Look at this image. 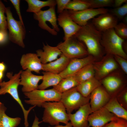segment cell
<instances>
[{
  "mask_svg": "<svg viewBox=\"0 0 127 127\" xmlns=\"http://www.w3.org/2000/svg\"><path fill=\"white\" fill-rule=\"evenodd\" d=\"M102 32L97 29L92 24L88 23L74 36L86 47L88 54L98 56L102 52L101 40Z\"/></svg>",
  "mask_w": 127,
  "mask_h": 127,
  "instance_id": "obj_1",
  "label": "cell"
},
{
  "mask_svg": "<svg viewBox=\"0 0 127 127\" xmlns=\"http://www.w3.org/2000/svg\"><path fill=\"white\" fill-rule=\"evenodd\" d=\"M22 71L20 70L14 75L12 72L7 73L6 76L9 80L6 82L2 81L0 83V95L8 93L17 102L22 109L24 114L25 127H28V115L32 110L36 106H32L28 110L26 109L19 97L18 88L20 85V74Z\"/></svg>",
  "mask_w": 127,
  "mask_h": 127,
  "instance_id": "obj_2",
  "label": "cell"
},
{
  "mask_svg": "<svg viewBox=\"0 0 127 127\" xmlns=\"http://www.w3.org/2000/svg\"><path fill=\"white\" fill-rule=\"evenodd\" d=\"M41 107L44 109L42 122L52 126L59 125L60 123L66 124L69 122L68 114L60 101L45 102Z\"/></svg>",
  "mask_w": 127,
  "mask_h": 127,
  "instance_id": "obj_3",
  "label": "cell"
},
{
  "mask_svg": "<svg viewBox=\"0 0 127 127\" xmlns=\"http://www.w3.org/2000/svg\"><path fill=\"white\" fill-rule=\"evenodd\" d=\"M124 41L117 35L114 28L102 32L101 44L107 54L119 56L126 59L127 55L123 48Z\"/></svg>",
  "mask_w": 127,
  "mask_h": 127,
  "instance_id": "obj_4",
  "label": "cell"
},
{
  "mask_svg": "<svg viewBox=\"0 0 127 127\" xmlns=\"http://www.w3.org/2000/svg\"><path fill=\"white\" fill-rule=\"evenodd\" d=\"M27 100H24L26 104L32 106L41 107L45 102L60 101L61 94L53 88L48 90L37 89L24 93Z\"/></svg>",
  "mask_w": 127,
  "mask_h": 127,
  "instance_id": "obj_5",
  "label": "cell"
},
{
  "mask_svg": "<svg viewBox=\"0 0 127 127\" xmlns=\"http://www.w3.org/2000/svg\"><path fill=\"white\" fill-rule=\"evenodd\" d=\"M57 46L62 54L70 59L84 57L88 54L83 43L74 36L60 42Z\"/></svg>",
  "mask_w": 127,
  "mask_h": 127,
  "instance_id": "obj_6",
  "label": "cell"
},
{
  "mask_svg": "<svg viewBox=\"0 0 127 127\" xmlns=\"http://www.w3.org/2000/svg\"><path fill=\"white\" fill-rule=\"evenodd\" d=\"M34 19L38 21L39 26L53 36L57 34L60 31L57 24V19L55 7L49 8L45 10H40L34 13Z\"/></svg>",
  "mask_w": 127,
  "mask_h": 127,
  "instance_id": "obj_7",
  "label": "cell"
},
{
  "mask_svg": "<svg viewBox=\"0 0 127 127\" xmlns=\"http://www.w3.org/2000/svg\"><path fill=\"white\" fill-rule=\"evenodd\" d=\"M6 14L9 30V39L12 42L24 48L23 40L25 37L26 31L24 24L13 18L10 7H7Z\"/></svg>",
  "mask_w": 127,
  "mask_h": 127,
  "instance_id": "obj_8",
  "label": "cell"
},
{
  "mask_svg": "<svg viewBox=\"0 0 127 127\" xmlns=\"http://www.w3.org/2000/svg\"><path fill=\"white\" fill-rule=\"evenodd\" d=\"M73 87L61 94L60 101L65 108L68 114L89 102L90 95L85 97Z\"/></svg>",
  "mask_w": 127,
  "mask_h": 127,
  "instance_id": "obj_9",
  "label": "cell"
},
{
  "mask_svg": "<svg viewBox=\"0 0 127 127\" xmlns=\"http://www.w3.org/2000/svg\"><path fill=\"white\" fill-rule=\"evenodd\" d=\"M70 17L75 23L81 26L86 25L88 21L100 15L108 12L109 10L105 8H89L75 11L68 10Z\"/></svg>",
  "mask_w": 127,
  "mask_h": 127,
  "instance_id": "obj_10",
  "label": "cell"
},
{
  "mask_svg": "<svg viewBox=\"0 0 127 127\" xmlns=\"http://www.w3.org/2000/svg\"><path fill=\"white\" fill-rule=\"evenodd\" d=\"M57 20L59 25L64 30V41L74 36L82 27L71 19L67 10H65L62 13L59 14Z\"/></svg>",
  "mask_w": 127,
  "mask_h": 127,
  "instance_id": "obj_11",
  "label": "cell"
},
{
  "mask_svg": "<svg viewBox=\"0 0 127 127\" xmlns=\"http://www.w3.org/2000/svg\"><path fill=\"white\" fill-rule=\"evenodd\" d=\"M117 117L104 107L93 112L88 116V120L91 127H104Z\"/></svg>",
  "mask_w": 127,
  "mask_h": 127,
  "instance_id": "obj_12",
  "label": "cell"
},
{
  "mask_svg": "<svg viewBox=\"0 0 127 127\" xmlns=\"http://www.w3.org/2000/svg\"><path fill=\"white\" fill-rule=\"evenodd\" d=\"M93 112L89 103L80 107L75 113L68 114L73 127H90L88 118Z\"/></svg>",
  "mask_w": 127,
  "mask_h": 127,
  "instance_id": "obj_13",
  "label": "cell"
},
{
  "mask_svg": "<svg viewBox=\"0 0 127 127\" xmlns=\"http://www.w3.org/2000/svg\"><path fill=\"white\" fill-rule=\"evenodd\" d=\"M111 97L107 91L101 86L95 89L90 95L89 102L93 112L104 107Z\"/></svg>",
  "mask_w": 127,
  "mask_h": 127,
  "instance_id": "obj_14",
  "label": "cell"
},
{
  "mask_svg": "<svg viewBox=\"0 0 127 127\" xmlns=\"http://www.w3.org/2000/svg\"><path fill=\"white\" fill-rule=\"evenodd\" d=\"M112 55L107 54L101 61L93 64L95 78L98 80L105 78L109 73L117 68V64Z\"/></svg>",
  "mask_w": 127,
  "mask_h": 127,
  "instance_id": "obj_15",
  "label": "cell"
},
{
  "mask_svg": "<svg viewBox=\"0 0 127 127\" xmlns=\"http://www.w3.org/2000/svg\"><path fill=\"white\" fill-rule=\"evenodd\" d=\"M93 60V56L91 55L83 58L71 59L66 68L59 74L62 79L74 75L85 66L92 63Z\"/></svg>",
  "mask_w": 127,
  "mask_h": 127,
  "instance_id": "obj_16",
  "label": "cell"
},
{
  "mask_svg": "<svg viewBox=\"0 0 127 127\" xmlns=\"http://www.w3.org/2000/svg\"><path fill=\"white\" fill-rule=\"evenodd\" d=\"M42 79V76L35 75L29 70L22 71L20 82V85L22 86V92H28L38 89V83Z\"/></svg>",
  "mask_w": 127,
  "mask_h": 127,
  "instance_id": "obj_17",
  "label": "cell"
},
{
  "mask_svg": "<svg viewBox=\"0 0 127 127\" xmlns=\"http://www.w3.org/2000/svg\"><path fill=\"white\" fill-rule=\"evenodd\" d=\"M118 19L108 12L93 18L91 23L99 31L103 32L110 29L114 28L118 23Z\"/></svg>",
  "mask_w": 127,
  "mask_h": 127,
  "instance_id": "obj_18",
  "label": "cell"
},
{
  "mask_svg": "<svg viewBox=\"0 0 127 127\" xmlns=\"http://www.w3.org/2000/svg\"><path fill=\"white\" fill-rule=\"evenodd\" d=\"M36 54L29 53L22 56L20 64L23 69H28L37 73L43 70L42 64Z\"/></svg>",
  "mask_w": 127,
  "mask_h": 127,
  "instance_id": "obj_19",
  "label": "cell"
},
{
  "mask_svg": "<svg viewBox=\"0 0 127 127\" xmlns=\"http://www.w3.org/2000/svg\"><path fill=\"white\" fill-rule=\"evenodd\" d=\"M43 50L36 51L37 55L43 64H45L55 60L62 54L57 46L53 47L47 44H43Z\"/></svg>",
  "mask_w": 127,
  "mask_h": 127,
  "instance_id": "obj_20",
  "label": "cell"
},
{
  "mask_svg": "<svg viewBox=\"0 0 127 127\" xmlns=\"http://www.w3.org/2000/svg\"><path fill=\"white\" fill-rule=\"evenodd\" d=\"M70 59L62 54L60 57L52 62L43 64V70L59 74L66 68Z\"/></svg>",
  "mask_w": 127,
  "mask_h": 127,
  "instance_id": "obj_21",
  "label": "cell"
},
{
  "mask_svg": "<svg viewBox=\"0 0 127 127\" xmlns=\"http://www.w3.org/2000/svg\"><path fill=\"white\" fill-rule=\"evenodd\" d=\"M117 117L127 120V111L119 103L116 96L111 97L104 107Z\"/></svg>",
  "mask_w": 127,
  "mask_h": 127,
  "instance_id": "obj_22",
  "label": "cell"
},
{
  "mask_svg": "<svg viewBox=\"0 0 127 127\" xmlns=\"http://www.w3.org/2000/svg\"><path fill=\"white\" fill-rule=\"evenodd\" d=\"M101 84L100 81L94 77L79 83L76 87L82 95L87 97L89 96L95 89Z\"/></svg>",
  "mask_w": 127,
  "mask_h": 127,
  "instance_id": "obj_23",
  "label": "cell"
},
{
  "mask_svg": "<svg viewBox=\"0 0 127 127\" xmlns=\"http://www.w3.org/2000/svg\"><path fill=\"white\" fill-rule=\"evenodd\" d=\"M42 73V81L39 85L38 89L45 90L49 87L56 85L62 79L59 74L46 71Z\"/></svg>",
  "mask_w": 127,
  "mask_h": 127,
  "instance_id": "obj_24",
  "label": "cell"
},
{
  "mask_svg": "<svg viewBox=\"0 0 127 127\" xmlns=\"http://www.w3.org/2000/svg\"><path fill=\"white\" fill-rule=\"evenodd\" d=\"M6 109L3 103L0 108V127H17L20 123L21 118L8 116L5 113Z\"/></svg>",
  "mask_w": 127,
  "mask_h": 127,
  "instance_id": "obj_25",
  "label": "cell"
},
{
  "mask_svg": "<svg viewBox=\"0 0 127 127\" xmlns=\"http://www.w3.org/2000/svg\"><path fill=\"white\" fill-rule=\"evenodd\" d=\"M79 84L74 75H73L62 79L57 85L53 86V88L62 94L77 86Z\"/></svg>",
  "mask_w": 127,
  "mask_h": 127,
  "instance_id": "obj_26",
  "label": "cell"
},
{
  "mask_svg": "<svg viewBox=\"0 0 127 127\" xmlns=\"http://www.w3.org/2000/svg\"><path fill=\"white\" fill-rule=\"evenodd\" d=\"M28 7L26 10L27 12L36 13L43 8L48 6L49 8L55 7L56 5V0H48L41 1L39 0H26Z\"/></svg>",
  "mask_w": 127,
  "mask_h": 127,
  "instance_id": "obj_27",
  "label": "cell"
},
{
  "mask_svg": "<svg viewBox=\"0 0 127 127\" xmlns=\"http://www.w3.org/2000/svg\"><path fill=\"white\" fill-rule=\"evenodd\" d=\"M95 74L93 65L91 63L83 67L74 75L79 84L94 77Z\"/></svg>",
  "mask_w": 127,
  "mask_h": 127,
  "instance_id": "obj_28",
  "label": "cell"
},
{
  "mask_svg": "<svg viewBox=\"0 0 127 127\" xmlns=\"http://www.w3.org/2000/svg\"><path fill=\"white\" fill-rule=\"evenodd\" d=\"M107 91L112 92L119 88L122 84L121 79L114 76H109L105 77L100 82Z\"/></svg>",
  "mask_w": 127,
  "mask_h": 127,
  "instance_id": "obj_29",
  "label": "cell"
},
{
  "mask_svg": "<svg viewBox=\"0 0 127 127\" xmlns=\"http://www.w3.org/2000/svg\"><path fill=\"white\" fill-rule=\"evenodd\" d=\"M90 8L89 3L86 0H70L65 10L78 11Z\"/></svg>",
  "mask_w": 127,
  "mask_h": 127,
  "instance_id": "obj_30",
  "label": "cell"
},
{
  "mask_svg": "<svg viewBox=\"0 0 127 127\" xmlns=\"http://www.w3.org/2000/svg\"><path fill=\"white\" fill-rule=\"evenodd\" d=\"M7 7L0 0V30L8 33V25L7 18L5 15Z\"/></svg>",
  "mask_w": 127,
  "mask_h": 127,
  "instance_id": "obj_31",
  "label": "cell"
},
{
  "mask_svg": "<svg viewBox=\"0 0 127 127\" xmlns=\"http://www.w3.org/2000/svg\"><path fill=\"white\" fill-rule=\"evenodd\" d=\"M90 4V8H99L105 7H112L114 0H86Z\"/></svg>",
  "mask_w": 127,
  "mask_h": 127,
  "instance_id": "obj_32",
  "label": "cell"
},
{
  "mask_svg": "<svg viewBox=\"0 0 127 127\" xmlns=\"http://www.w3.org/2000/svg\"><path fill=\"white\" fill-rule=\"evenodd\" d=\"M110 13L115 17L118 19H122L127 14V2L121 6L109 10Z\"/></svg>",
  "mask_w": 127,
  "mask_h": 127,
  "instance_id": "obj_33",
  "label": "cell"
},
{
  "mask_svg": "<svg viewBox=\"0 0 127 127\" xmlns=\"http://www.w3.org/2000/svg\"><path fill=\"white\" fill-rule=\"evenodd\" d=\"M114 29L116 33L119 37L124 40L127 39V24L123 23H118Z\"/></svg>",
  "mask_w": 127,
  "mask_h": 127,
  "instance_id": "obj_34",
  "label": "cell"
},
{
  "mask_svg": "<svg viewBox=\"0 0 127 127\" xmlns=\"http://www.w3.org/2000/svg\"><path fill=\"white\" fill-rule=\"evenodd\" d=\"M104 127H127V120L116 117Z\"/></svg>",
  "mask_w": 127,
  "mask_h": 127,
  "instance_id": "obj_35",
  "label": "cell"
},
{
  "mask_svg": "<svg viewBox=\"0 0 127 127\" xmlns=\"http://www.w3.org/2000/svg\"><path fill=\"white\" fill-rule=\"evenodd\" d=\"M71 0H56V5L57 6V12L59 14L62 13L65 10L66 7Z\"/></svg>",
  "mask_w": 127,
  "mask_h": 127,
  "instance_id": "obj_36",
  "label": "cell"
},
{
  "mask_svg": "<svg viewBox=\"0 0 127 127\" xmlns=\"http://www.w3.org/2000/svg\"><path fill=\"white\" fill-rule=\"evenodd\" d=\"M115 60L119 64L123 70L126 74L127 73V61L126 59L117 55H115Z\"/></svg>",
  "mask_w": 127,
  "mask_h": 127,
  "instance_id": "obj_37",
  "label": "cell"
},
{
  "mask_svg": "<svg viewBox=\"0 0 127 127\" xmlns=\"http://www.w3.org/2000/svg\"><path fill=\"white\" fill-rule=\"evenodd\" d=\"M116 97L119 103L126 109L127 105V91H125Z\"/></svg>",
  "mask_w": 127,
  "mask_h": 127,
  "instance_id": "obj_38",
  "label": "cell"
},
{
  "mask_svg": "<svg viewBox=\"0 0 127 127\" xmlns=\"http://www.w3.org/2000/svg\"><path fill=\"white\" fill-rule=\"evenodd\" d=\"M10 1L15 8L19 17L20 21L22 23L24 24L20 11V0H10Z\"/></svg>",
  "mask_w": 127,
  "mask_h": 127,
  "instance_id": "obj_39",
  "label": "cell"
},
{
  "mask_svg": "<svg viewBox=\"0 0 127 127\" xmlns=\"http://www.w3.org/2000/svg\"><path fill=\"white\" fill-rule=\"evenodd\" d=\"M8 33H5L0 30V44L6 42L8 39Z\"/></svg>",
  "mask_w": 127,
  "mask_h": 127,
  "instance_id": "obj_40",
  "label": "cell"
},
{
  "mask_svg": "<svg viewBox=\"0 0 127 127\" xmlns=\"http://www.w3.org/2000/svg\"><path fill=\"white\" fill-rule=\"evenodd\" d=\"M127 2V0H114L112 7L114 8L119 7Z\"/></svg>",
  "mask_w": 127,
  "mask_h": 127,
  "instance_id": "obj_41",
  "label": "cell"
},
{
  "mask_svg": "<svg viewBox=\"0 0 127 127\" xmlns=\"http://www.w3.org/2000/svg\"><path fill=\"white\" fill-rule=\"evenodd\" d=\"M42 122L39 121L38 118L35 115L32 127H40L39 124Z\"/></svg>",
  "mask_w": 127,
  "mask_h": 127,
  "instance_id": "obj_42",
  "label": "cell"
},
{
  "mask_svg": "<svg viewBox=\"0 0 127 127\" xmlns=\"http://www.w3.org/2000/svg\"><path fill=\"white\" fill-rule=\"evenodd\" d=\"M6 68V66L4 63L3 62H0V71L4 72Z\"/></svg>",
  "mask_w": 127,
  "mask_h": 127,
  "instance_id": "obj_43",
  "label": "cell"
},
{
  "mask_svg": "<svg viewBox=\"0 0 127 127\" xmlns=\"http://www.w3.org/2000/svg\"><path fill=\"white\" fill-rule=\"evenodd\" d=\"M48 127H73L71 123L70 122H68L66 124V125L65 126L59 125L54 126H49Z\"/></svg>",
  "mask_w": 127,
  "mask_h": 127,
  "instance_id": "obj_44",
  "label": "cell"
},
{
  "mask_svg": "<svg viewBox=\"0 0 127 127\" xmlns=\"http://www.w3.org/2000/svg\"><path fill=\"white\" fill-rule=\"evenodd\" d=\"M123 23L124 24H127V15L125 16L122 19Z\"/></svg>",
  "mask_w": 127,
  "mask_h": 127,
  "instance_id": "obj_45",
  "label": "cell"
},
{
  "mask_svg": "<svg viewBox=\"0 0 127 127\" xmlns=\"http://www.w3.org/2000/svg\"><path fill=\"white\" fill-rule=\"evenodd\" d=\"M4 76V72L0 71V80H2Z\"/></svg>",
  "mask_w": 127,
  "mask_h": 127,
  "instance_id": "obj_46",
  "label": "cell"
},
{
  "mask_svg": "<svg viewBox=\"0 0 127 127\" xmlns=\"http://www.w3.org/2000/svg\"><path fill=\"white\" fill-rule=\"evenodd\" d=\"M3 103H2L0 101V108L2 106Z\"/></svg>",
  "mask_w": 127,
  "mask_h": 127,
  "instance_id": "obj_47",
  "label": "cell"
},
{
  "mask_svg": "<svg viewBox=\"0 0 127 127\" xmlns=\"http://www.w3.org/2000/svg\"><path fill=\"white\" fill-rule=\"evenodd\" d=\"M2 80H0V83L2 81Z\"/></svg>",
  "mask_w": 127,
  "mask_h": 127,
  "instance_id": "obj_48",
  "label": "cell"
}]
</instances>
